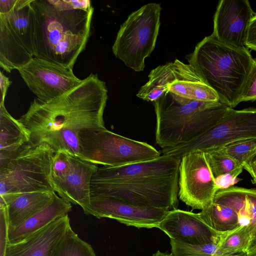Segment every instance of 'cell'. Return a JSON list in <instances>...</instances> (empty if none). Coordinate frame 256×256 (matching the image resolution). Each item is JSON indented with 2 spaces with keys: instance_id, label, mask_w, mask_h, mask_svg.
I'll return each instance as SVG.
<instances>
[{
  "instance_id": "obj_15",
  "label": "cell",
  "mask_w": 256,
  "mask_h": 256,
  "mask_svg": "<svg viewBox=\"0 0 256 256\" xmlns=\"http://www.w3.org/2000/svg\"><path fill=\"white\" fill-rule=\"evenodd\" d=\"M169 211L137 206L110 196H91L86 215L98 218H112L128 226L152 228H158Z\"/></svg>"
},
{
  "instance_id": "obj_27",
  "label": "cell",
  "mask_w": 256,
  "mask_h": 256,
  "mask_svg": "<svg viewBox=\"0 0 256 256\" xmlns=\"http://www.w3.org/2000/svg\"><path fill=\"white\" fill-rule=\"evenodd\" d=\"M204 152L214 178L242 166L218 148Z\"/></svg>"
},
{
  "instance_id": "obj_22",
  "label": "cell",
  "mask_w": 256,
  "mask_h": 256,
  "mask_svg": "<svg viewBox=\"0 0 256 256\" xmlns=\"http://www.w3.org/2000/svg\"><path fill=\"white\" fill-rule=\"evenodd\" d=\"M72 204L55 192L52 202L42 210L15 228H8V243H14L26 238L56 220L68 215Z\"/></svg>"
},
{
  "instance_id": "obj_33",
  "label": "cell",
  "mask_w": 256,
  "mask_h": 256,
  "mask_svg": "<svg viewBox=\"0 0 256 256\" xmlns=\"http://www.w3.org/2000/svg\"><path fill=\"white\" fill-rule=\"evenodd\" d=\"M12 82L9 78L6 76L2 72H0V102L1 104H4L5 98L8 90L12 84Z\"/></svg>"
},
{
  "instance_id": "obj_36",
  "label": "cell",
  "mask_w": 256,
  "mask_h": 256,
  "mask_svg": "<svg viewBox=\"0 0 256 256\" xmlns=\"http://www.w3.org/2000/svg\"><path fill=\"white\" fill-rule=\"evenodd\" d=\"M152 256H174L172 254H168L166 252H162L160 250H158L156 253L152 254Z\"/></svg>"
},
{
  "instance_id": "obj_25",
  "label": "cell",
  "mask_w": 256,
  "mask_h": 256,
  "mask_svg": "<svg viewBox=\"0 0 256 256\" xmlns=\"http://www.w3.org/2000/svg\"><path fill=\"white\" fill-rule=\"evenodd\" d=\"M252 236L251 230L240 226L232 231L218 234L214 244L223 250L232 252H246Z\"/></svg>"
},
{
  "instance_id": "obj_37",
  "label": "cell",
  "mask_w": 256,
  "mask_h": 256,
  "mask_svg": "<svg viewBox=\"0 0 256 256\" xmlns=\"http://www.w3.org/2000/svg\"><path fill=\"white\" fill-rule=\"evenodd\" d=\"M256 239V230L255 231L254 233V234H253V236H252V238H251L250 241L252 240H254Z\"/></svg>"
},
{
  "instance_id": "obj_34",
  "label": "cell",
  "mask_w": 256,
  "mask_h": 256,
  "mask_svg": "<svg viewBox=\"0 0 256 256\" xmlns=\"http://www.w3.org/2000/svg\"><path fill=\"white\" fill-rule=\"evenodd\" d=\"M244 169L250 174L253 184L256 185V154L249 162L244 165Z\"/></svg>"
},
{
  "instance_id": "obj_3",
  "label": "cell",
  "mask_w": 256,
  "mask_h": 256,
  "mask_svg": "<svg viewBox=\"0 0 256 256\" xmlns=\"http://www.w3.org/2000/svg\"><path fill=\"white\" fill-rule=\"evenodd\" d=\"M36 58L73 70L88 42L94 8L80 0H33Z\"/></svg>"
},
{
  "instance_id": "obj_14",
  "label": "cell",
  "mask_w": 256,
  "mask_h": 256,
  "mask_svg": "<svg viewBox=\"0 0 256 256\" xmlns=\"http://www.w3.org/2000/svg\"><path fill=\"white\" fill-rule=\"evenodd\" d=\"M18 71L36 98L42 101L68 92L82 80L74 74L72 69L36 57Z\"/></svg>"
},
{
  "instance_id": "obj_2",
  "label": "cell",
  "mask_w": 256,
  "mask_h": 256,
  "mask_svg": "<svg viewBox=\"0 0 256 256\" xmlns=\"http://www.w3.org/2000/svg\"><path fill=\"white\" fill-rule=\"evenodd\" d=\"M180 160L162 154L147 162L98 167L91 180L90 195L112 197L140 207L176 209Z\"/></svg>"
},
{
  "instance_id": "obj_16",
  "label": "cell",
  "mask_w": 256,
  "mask_h": 256,
  "mask_svg": "<svg viewBox=\"0 0 256 256\" xmlns=\"http://www.w3.org/2000/svg\"><path fill=\"white\" fill-rule=\"evenodd\" d=\"M254 14L248 0H220L214 15L212 35L227 45L246 48L248 28Z\"/></svg>"
},
{
  "instance_id": "obj_17",
  "label": "cell",
  "mask_w": 256,
  "mask_h": 256,
  "mask_svg": "<svg viewBox=\"0 0 256 256\" xmlns=\"http://www.w3.org/2000/svg\"><path fill=\"white\" fill-rule=\"evenodd\" d=\"M158 228L170 238L191 246L214 242L218 236L202 220L199 213L178 208L170 210Z\"/></svg>"
},
{
  "instance_id": "obj_11",
  "label": "cell",
  "mask_w": 256,
  "mask_h": 256,
  "mask_svg": "<svg viewBox=\"0 0 256 256\" xmlns=\"http://www.w3.org/2000/svg\"><path fill=\"white\" fill-rule=\"evenodd\" d=\"M256 139V108H230L216 124L190 142L162 150V155L182 156L194 151L206 152L242 140Z\"/></svg>"
},
{
  "instance_id": "obj_28",
  "label": "cell",
  "mask_w": 256,
  "mask_h": 256,
  "mask_svg": "<svg viewBox=\"0 0 256 256\" xmlns=\"http://www.w3.org/2000/svg\"><path fill=\"white\" fill-rule=\"evenodd\" d=\"M217 148L244 166L256 154V139L236 142Z\"/></svg>"
},
{
  "instance_id": "obj_9",
  "label": "cell",
  "mask_w": 256,
  "mask_h": 256,
  "mask_svg": "<svg viewBox=\"0 0 256 256\" xmlns=\"http://www.w3.org/2000/svg\"><path fill=\"white\" fill-rule=\"evenodd\" d=\"M55 152L48 144H30L0 168V196L55 192L50 172Z\"/></svg>"
},
{
  "instance_id": "obj_8",
  "label": "cell",
  "mask_w": 256,
  "mask_h": 256,
  "mask_svg": "<svg viewBox=\"0 0 256 256\" xmlns=\"http://www.w3.org/2000/svg\"><path fill=\"white\" fill-rule=\"evenodd\" d=\"M160 4L149 3L133 12L121 24L112 50L114 56L136 72L143 71L158 34Z\"/></svg>"
},
{
  "instance_id": "obj_13",
  "label": "cell",
  "mask_w": 256,
  "mask_h": 256,
  "mask_svg": "<svg viewBox=\"0 0 256 256\" xmlns=\"http://www.w3.org/2000/svg\"><path fill=\"white\" fill-rule=\"evenodd\" d=\"M218 190L205 152H190L181 158L178 196L193 210H202L212 202Z\"/></svg>"
},
{
  "instance_id": "obj_10",
  "label": "cell",
  "mask_w": 256,
  "mask_h": 256,
  "mask_svg": "<svg viewBox=\"0 0 256 256\" xmlns=\"http://www.w3.org/2000/svg\"><path fill=\"white\" fill-rule=\"evenodd\" d=\"M148 80L138 91L136 96L154 102L166 92L186 99L204 102H219L214 91L201 78L190 64L176 59L151 70Z\"/></svg>"
},
{
  "instance_id": "obj_7",
  "label": "cell",
  "mask_w": 256,
  "mask_h": 256,
  "mask_svg": "<svg viewBox=\"0 0 256 256\" xmlns=\"http://www.w3.org/2000/svg\"><path fill=\"white\" fill-rule=\"evenodd\" d=\"M80 158L96 164L118 167L154 160L160 152L146 142L134 140L106 129L82 130Z\"/></svg>"
},
{
  "instance_id": "obj_35",
  "label": "cell",
  "mask_w": 256,
  "mask_h": 256,
  "mask_svg": "<svg viewBox=\"0 0 256 256\" xmlns=\"http://www.w3.org/2000/svg\"><path fill=\"white\" fill-rule=\"evenodd\" d=\"M246 252L248 256H256V239L250 242Z\"/></svg>"
},
{
  "instance_id": "obj_18",
  "label": "cell",
  "mask_w": 256,
  "mask_h": 256,
  "mask_svg": "<svg viewBox=\"0 0 256 256\" xmlns=\"http://www.w3.org/2000/svg\"><path fill=\"white\" fill-rule=\"evenodd\" d=\"M70 226L68 215L60 218L22 240L8 243L4 256H52Z\"/></svg>"
},
{
  "instance_id": "obj_31",
  "label": "cell",
  "mask_w": 256,
  "mask_h": 256,
  "mask_svg": "<svg viewBox=\"0 0 256 256\" xmlns=\"http://www.w3.org/2000/svg\"><path fill=\"white\" fill-rule=\"evenodd\" d=\"M0 256H4L6 248L8 244V224L6 207L4 206H0Z\"/></svg>"
},
{
  "instance_id": "obj_21",
  "label": "cell",
  "mask_w": 256,
  "mask_h": 256,
  "mask_svg": "<svg viewBox=\"0 0 256 256\" xmlns=\"http://www.w3.org/2000/svg\"><path fill=\"white\" fill-rule=\"evenodd\" d=\"M228 206L237 213L240 226L256 230V189L232 186L218 190L213 201Z\"/></svg>"
},
{
  "instance_id": "obj_20",
  "label": "cell",
  "mask_w": 256,
  "mask_h": 256,
  "mask_svg": "<svg viewBox=\"0 0 256 256\" xmlns=\"http://www.w3.org/2000/svg\"><path fill=\"white\" fill-rule=\"evenodd\" d=\"M30 132L0 104V168L30 144Z\"/></svg>"
},
{
  "instance_id": "obj_1",
  "label": "cell",
  "mask_w": 256,
  "mask_h": 256,
  "mask_svg": "<svg viewBox=\"0 0 256 256\" xmlns=\"http://www.w3.org/2000/svg\"><path fill=\"white\" fill-rule=\"evenodd\" d=\"M108 100L106 83L90 74L68 92L48 101L35 98L18 120L30 132V142L46 144L55 153L80 157L78 134L106 129L104 113Z\"/></svg>"
},
{
  "instance_id": "obj_30",
  "label": "cell",
  "mask_w": 256,
  "mask_h": 256,
  "mask_svg": "<svg viewBox=\"0 0 256 256\" xmlns=\"http://www.w3.org/2000/svg\"><path fill=\"white\" fill-rule=\"evenodd\" d=\"M244 166H241L235 170L226 174L220 175L214 178L217 189H226L234 186L241 180L238 176L242 173Z\"/></svg>"
},
{
  "instance_id": "obj_5",
  "label": "cell",
  "mask_w": 256,
  "mask_h": 256,
  "mask_svg": "<svg viewBox=\"0 0 256 256\" xmlns=\"http://www.w3.org/2000/svg\"><path fill=\"white\" fill-rule=\"evenodd\" d=\"M154 106L156 141L162 150L190 142L216 124L230 108L219 102L190 100L168 92Z\"/></svg>"
},
{
  "instance_id": "obj_26",
  "label": "cell",
  "mask_w": 256,
  "mask_h": 256,
  "mask_svg": "<svg viewBox=\"0 0 256 256\" xmlns=\"http://www.w3.org/2000/svg\"><path fill=\"white\" fill-rule=\"evenodd\" d=\"M174 256H248L246 252L232 253L222 250L214 243L191 246L170 238Z\"/></svg>"
},
{
  "instance_id": "obj_4",
  "label": "cell",
  "mask_w": 256,
  "mask_h": 256,
  "mask_svg": "<svg viewBox=\"0 0 256 256\" xmlns=\"http://www.w3.org/2000/svg\"><path fill=\"white\" fill-rule=\"evenodd\" d=\"M189 64L230 108L239 103L244 84L254 62L247 48L227 45L212 35L205 37L186 56Z\"/></svg>"
},
{
  "instance_id": "obj_24",
  "label": "cell",
  "mask_w": 256,
  "mask_h": 256,
  "mask_svg": "<svg viewBox=\"0 0 256 256\" xmlns=\"http://www.w3.org/2000/svg\"><path fill=\"white\" fill-rule=\"evenodd\" d=\"M52 256H96L90 244L81 239L70 226Z\"/></svg>"
},
{
  "instance_id": "obj_29",
  "label": "cell",
  "mask_w": 256,
  "mask_h": 256,
  "mask_svg": "<svg viewBox=\"0 0 256 256\" xmlns=\"http://www.w3.org/2000/svg\"><path fill=\"white\" fill-rule=\"evenodd\" d=\"M256 100V59L243 86L240 102Z\"/></svg>"
},
{
  "instance_id": "obj_32",
  "label": "cell",
  "mask_w": 256,
  "mask_h": 256,
  "mask_svg": "<svg viewBox=\"0 0 256 256\" xmlns=\"http://www.w3.org/2000/svg\"><path fill=\"white\" fill-rule=\"evenodd\" d=\"M246 46L256 51V14H254L249 24Z\"/></svg>"
},
{
  "instance_id": "obj_6",
  "label": "cell",
  "mask_w": 256,
  "mask_h": 256,
  "mask_svg": "<svg viewBox=\"0 0 256 256\" xmlns=\"http://www.w3.org/2000/svg\"><path fill=\"white\" fill-rule=\"evenodd\" d=\"M33 0H18L0 14V66L6 72L18 70L37 55Z\"/></svg>"
},
{
  "instance_id": "obj_19",
  "label": "cell",
  "mask_w": 256,
  "mask_h": 256,
  "mask_svg": "<svg viewBox=\"0 0 256 256\" xmlns=\"http://www.w3.org/2000/svg\"><path fill=\"white\" fill-rule=\"evenodd\" d=\"M56 192H39L0 196L6 207L8 228H15L50 204Z\"/></svg>"
},
{
  "instance_id": "obj_23",
  "label": "cell",
  "mask_w": 256,
  "mask_h": 256,
  "mask_svg": "<svg viewBox=\"0 0 256 256\" xmlns=\"http://www.w3.org/2000/svg\"><path fill=\"white\" fill-rule=\"evenodd\" d=\"M199 214L202 220L218 234L240 227L236 212L224 204L212 202Z\"/></svg>"
},
{
  "instance_id": "obj_12",
  "label": "cell",
  "mask_w": 256,
  "mask_h": 256,
  "mask_svg": "<svg viewBox=\"0 0 256 256\" xmlns=\"http://www.w3.org/2000/svg\"><path fill=\"white\" fill-rule=\"evenodd\" d=\"M97 164L65 152L55 153L50 180L54 192L64 200L80 206L87 214L90 205V182Z\"/></svg>"
}]
</instances>
